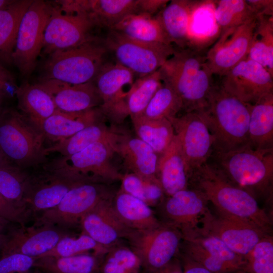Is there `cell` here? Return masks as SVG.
I'll use <instances>...</instances> for the list:
<instances>
[{
	"mask_svg": "<svg viewBox=\"0 0 273 273\" xmlns=\"http://www.w3.org/2000/svg\"><path fill=\"white\" fill-rule=\"evenodd\" d=\"M142 267L134 251L119 243L110 248L104 255L99 273H140Z\"/></svg>",
	"mask_w": 273,
	"mask_h": 273,
	"instance_id": "39",
	"label": "cell"
},
{
	"mask_svg": "<svg viewBox=\"0 0 273 273\" xmlns=\"http://www.w3.org/2000/svg\"><path fill=\"white\" fill-rule=\"evenodd\" d=\"M117 142L96 143L74 154L47 161L42 167L83 182L109 185L121 180L123 174L111 162Z\"/></svg>",
	"mask_w": 273,
	"mask_h": 273,
	"instance_id": "6",
	"label": "cell"
},
{
	"mask_svg": "<svg viewBox=\"0 0 273 273\" xmlns=\"http://www.w3.org/2000/svg\"><path fill=\"white\" fill-rule=\"evenodd\" d=\"M121 181L120 190L149 206L159 202L164 193L159 181L145 179L133 173L123 175Z\"/></svg>",
	"mask_w": 273,
	"mask_h": 273,
	"instance_id": "43",
	"label": "cell"
},
{
	"mask_svg": "<svg viewBox=\"0 0 273 273\" xmlns=\"http://www.w3.org/2000/svg\"><path fill=\"white\" fill-rule=\"evenodd\" d=\"M33 1H13L0 9V63H12V54L21 19Z\"/></svg>",
	"mask_w": 273,
	"mask_h": 273,
	"instance_id": "34",
	"label": "cell"
},
{
	"mask_svg": "<svg viewBox=\"0 0 273 273\" xmlns=\"http://www.w3.org/2000/svg\"><path fill=\"white\" fill-rule=\"evenodd\" d=\"M52 96L57 110L78 113L100 107L102 101L94 81L71 84L52 79L38 83Z\"/></svg>",
	"mask_w": 273,
	"mask_h": 273,
	"instance_id": "22",
	"label": "cell"
},
{
	"mask_svg": "<svg viewBox=\"0 0 273 273\" xmlns=\"http://www.w3.org/2000/svg\"><path fill=\"white\" fill-rule=\"evenodd\" d=\"M206 202L196 189H186L169 196L163 206L167 223L178 229L183 238L195 235L197 225L208 211Z\"/></svg>",
	"mask_w": 273,
	"mask_h": 273,
	"instance_id": "19",
	"label": "cell"
},
{
	"mask_svg": "<svg viewBox=\"0 0 273 273\" xmlns=\"http://www.w3.org/2000/svg\"><path fill=\"white\" fill-rule=\"evenodd\" d=\"M162 84L159 69L138 78L123 97L105 115L121 120L142 115L151 99Z\"/></svg>",
	"mask_w": 273,
	"mask_h": 273,
	"instance_id": "24",
	"label": "cell"
},
{
	"mask_svg": "<svg viewBox=\"0 0 273 273\" xmlns=\"http://www.w3.org/2000/svg\"><path fill=\"white\" fill-rule=\"evenodd\" d=\"M168 119L179 142L190 177L213 153L214 138L198 111L186 112Z\"/></svg>",
	"mask_w": 273,
	"mask_h": 273,
	"instance_id": "12",
	"label": "cell"
},
{
	"mask_svg": "<svg viewBox=\"0 0 273 273\" xmlns=\"http://www.w3.org/2000/svg\"><path fill=\"white\" fill-rule=\"evenodd\" d=\"M103 43L116 63L138 78L159 70L175 52L170 44L135 40L113 30H109Z\"/></svg>",
	"mask_w": 273,
	"mask_h": 273,
	"instance_id": "8",
	"label": "cell"
},
{
	"mask_svg": "<svg viewBox=\"0 0 273 273\" xmlns=\"http://www.w3.org/2000/svg\"><path fill=\"white\" fill-rule=\"evenodd\" d=\"M28 176L25 169L12 164L0 167V195L14 204L26 207L24 197Z\"/></svg>",
	"mask_w": 273,
	"mask_h": 273,
	"instance_id": "42",
	"label": "cell"
},
{
	"mask_svg": "<svg viewBox=\"0 0 273 273\" xmlns=\"http://www.w3.org/2000/svg\"><path fill=\"white\" fill-rule=\"evenodd\" d=\"M130 118L138 138L159 156L167 149L175 136L173 127L168 119H152L143 115Z\"/></svg>",
	"mask_w": 273,
	"mask_h": 273,
	"instance_id": "35",
	"label": "cell"
},
{
	"mask_svg": "<svg viewBox=\"0 0 273 273\" xmlns=\"http://www.w3.org/2000/svg\"><path fill=\"white\" fill-rule=\"evenodd\" d=\"M103 257L94 253L65 257H43L33 267L45 273H99Z\"/></svg>",
	"mask_w": 273,
	"mask_h": 273,
	"instance_id": "36",
	"label": "cell"
},
{
	"mask_svg": "<svg viewBox=\"0 0 273 273\" xmlns=\"http://www.w3.org/2000/svg\"><path fill=\"white\" fill-rule=\"evenodd\" d=\"M108 249L99 245L88 235L82 232L78 237L70 235L65 236L53 248L40 257H70L90 254V251L97 256L103 257Z\"/></svg>",
	"mask_w": 273,
	"mask_h": 273,
	"instance_id": "40",
	"label": "cell"
},
{
	"mask_svg": "<svg viewBox=\"0 0 273 273\" xmlns=\"http://www.w3.org/2000/svg\"><path fill=\"white\" fill-rule=\"evenodd\" d=\"M26 273H39V271H33V272H32V271H28V272H26Z\"/></svg>",
	"mask_w": 273,
	"mask_h": 273,
	"instance_id": "56",
	"label": "cell"
},
{
	"mask_svg": "<svg viewBox=\"0 0 273 273\" xmlns=\"http://www.w3.org/2000/svg\"><path fill=\"white\" fill-rule=\"evenodd\" d=\"M245 273H246V272H245Z\"/></svg>",
	"mask_w": 273,
	"mask_h": 273,
	"instance_id": "58",
	"label": "cell"
},
{
	"mask_svg": "<svg viewBox=\"0 0 273 273\" xmlns=\"http://www.w3.org/2000/svg\"><path fill=\"white\" fill-rule=\"evenodd\" d=\"M134 75L117 63H105L94 80L102 101L100 106L104 114L113 108L125 95L127 87L134 81Z\"/></svg>",
	"mask_w": 273,
	"mask_h": 273,
	"instance_id": "28",
	"label": "cell"
},
{
	"mask_svg": "<svg viewBox=\"0 0 273 273\" xmlns=\"http://www.w3.org/2000/svg\"><path fill=\"white\" fill-rule=\"evenodd\" d=\"M13 1H8V0H0V9L8 6Z\"/></svg>",
	"mask_w": 273,
	"mask_h": 273,
	"instance_id": "55",
	"label": "cell"
},
{
	"mask_svg": "<svg viewBox=\"0 0 273 273\" xmlns=\"http://www.w3.org/2000/svg\"><path fill=\"white\" fill-rule=\"evenodd\" d=\"M214 17L222 34L257 16L246 0H220L217 3Z\"/></svg>",
	"mask_w": 273,
	"mask_h": 273,
	"instance_id": "38",
	"label": "cell"
},
{
	"mask_svg": "<svg viewBox=\"0 0 273 273\" xmlns=\"http://www.w3.org/2000/svg\"><path fill=\"white\" fill-rule=\"evenodd\" d=\"M107 50L95 38L78 46L55 52L43 65L42 80L52 79L71 84L94 81L104 64Z\"/></svg>",
	"mask_w": 273,
	"mask_h": 273,
	"instance_id": "7",
	"label": "cell"
},
{
	"mask_svg": "<svg viewBox=\"0 0 273 273\" xmlns=\"http://www.w3.org/2000/svg\"><path fill=\"white\" fill-rule=\"evenodd\" d=\"M113 197L100 202L82 218L79 224L82 232L107 249L119 244L131 231L114 211Z\"/></svg>",
	"mask_w": 273,
	"mask_h": 273,
	"instance_id": "20",
	"label": "cell"
},
{
	"mask_svg": "<svg viewBox=\"0 0 273 273\" xmlns=\"http://www.w3.org/2000/svg\"><path fill=\"white\" fill-rule=\"evenodd\" d=\"M198 112L214 138L213 152H227L249 144L250 104L230 94L221 85H213L207 106Z\"/></svg>",
	"mask_w": 273,
	"mask_h": 273,
	"instance_id": "3",
	"label": "cell"
},
{
	"mask_svg": "<svg viewBox=\"0 0 273 273\" xmlns=\"http://www.w3.org/2000/svg\"><path fill=\"white\" fill-rule=\"evenodd\" d=\"M112 203L119 218L131 230L149 229L161 223L150 206L121 190L115 193Z\"/></svg>",
	"mask_w": 273,
	"mask_h": 273,
	"instance_id": "31",
	"label": "cell"
},
{
	"mask_svg": "<svg viewBox=\"0 0 273 273\" xmlns=\"http://www.w3.org/2000/svg\"><path fill=\"white\" fill-rule=\"evenodd\" d=\"M82 183L41 167L29 173L24 204L32 216L58 205L73 187Z\"/></svg>",
	"mask_w": 273,
	"mask_h": 273,
	"instance_id": "15",
	"label": "cell"
},
{
	"mask_svg": "<svg viewBox=\"0 0 273 273\" xmlns=\"http://www.w3.org/2000/svg\"><path fill=\"white\" fill-rule=\"evenodd\" d=\"M104 116L100 107L78 113H65L57 110L41 123L39 129L45 139L56 144L84 128L101 121Z\"/></svg>",
	"mask_w": 273,
	"mask_h": 273,
	"instance_id": "27",
	"label": "cell"
},
{
	"mask_svg": "<svg viewBox=\"0 0 273 273\" xmlns=\"http://www.w3.org/2000/svg\"><path fill=\"white\" fill-rule=\"evenodd\" d=\"M182 267L183 273H212L186 255L184 257Z\"/></svg>",
	"mask_w": 273,
	"mask_h": 273,
	"instance_id": "50",
	"label": "cell"
},
{
	"mask_svg": "<svg viewBox=\"0 0 273 273\" xmlns=\"http://www.w3.org/2000/svg\"><path fill=\"white\" fill-rule=\"evenodd\" d=\"M273 16L257 19L251 44L246 58L263 67L273 76Z\"/></svg>",
	"mask_w": 273,
	"mask_h": 273,
	"instance_id": "37",
	"label": "cell"
},
{
	"mask_svg": "<svg viewBox=\"0 0 273 273\" xmlns=\"http://www.w3.org/2000/svg\"><path fill=\"white\" fill-rule=\"evenodd\" d=\"M198 233L214 236L236 254L245 257L264 237L266 231L245 220L221 214L213 215L208 210Z\"/></svg>",
	"mask_w": 273,
	"mask_h": 273,
	"instance_id": "14",
	"label": "cell"
},
{
	"mask_svg": "<svg viewBox=\"0 0 273 273\" xmlns=\"http://www.w3.org/2000/svg\"><path fill=\"white\" fill-rule=\"evenodd\" d=\"M243 269L247 273H273V242L267 236L262 238L245 257Z\"/></svg>",
	"mask_w": 273,
	"mask_h": 273,
	"instance_id": "45",
	"label": "cell"
},
{
	"mask_svg": "<svg viewBox=\"0 0 273 273\" xmlns=\"http://www.w3.org/2000/svg\"><path fill=\"white\" fill-rule=\"evenodd\" d=\"M7 94L2 88H0V114L3 111L2 105L4 101V99Z\"/></svg>",
	"mask_w": 273,
	"mask_h": 273,
	"instance_id": "54",
	"label": "cell"
},
{
	"mask_svg": "<svg viewBox=\"0 0 273 273\" xmlns=\"http://www.w3.org/2000/svg\"><path fill=\"white\" fill-rule=\"evenodd\" d=\"M52 6L43 1H33L20 22L12 63L22 75H30L42 49L44 28L50 16Z\"/></svg>",
	"mask_w": 273,
	"mask_h": 273,
	"instance_id": "11",
	"label": "cell"
},
{
	"mask_svg": "<svg viewBox=\"0 0 273 273\" xmlns=\"http://www.w3.org/2000/svg\"><path fill=\"white\" fill-rule=\"evenodd\" d=\"M0 255H1V254H0Z\"/></svg>",
	"mask_w": 273,
	"mask_h": 273,
	"instance_id": "57",
	"label": "cell"
},
{
	"mask_svg": "<svg viewBox=\"0 0 273 273\" xmlns=\"http://www.w3.org/2000/svg\"><path fill=\"white\" fill-rule=\"evenodd\" d=\"M111 30L135 40L171 45L156 16L128 15Z\"/></svg>",
	"mask_w": 273,
	"mask_h": 273,
	"instance_id": "33",
	"label": "cell"
},
{
	"mask_svg": "<svg viewBox=\"0 0 273 273\" xmlns=\"http://www.w3.org/2000/svg\"><path fill=\"white\" fill-rule=\"evenodd\" d=\"M15 94L22 114L39 129L57 110L52 96L39 83H25L17 88Z\"/></svg>",
	"mask_w": 273,
	"mask_h": 273,
	"instance_id": "29",
	"label": "cell"
},
{
	"mask_svg": "<svg viewBox=\"0 0 273 273\" xmlns=\"http://www.w3.org/2000/svg\"><path fill=\"white\" fill-rule=\"evenodd\" d=\"M115 193L108 185L82 183L71 189L56 207L35 216L33 225H53L65 230L80 224L82 218L102 201Z\"/></svg>",
	"mask_w": 273,
	"mask_h": 273,
	"instance_id": "9",
	"label": "cell"
},
{
	"mask_svg": "<svg viewBox=\"0 0 273 273\" xmlns=\"http://www.w3.org/2000/svg\"><path fill=\"white\" fill-rule=\"evenodd\" d=\"M143 273H183V267L177 260H172L166 265L156 269L144 270Z\"/></svg>",
	"mask_w": 273,
	"mask_h": 273,
	"instance_id": "51",
	"label": "cell"
},
{
	"mask_svg": "<svg viewBox=\"0 0 273 273\" xmlns=\"http://www.w3.org/2000/svg\"><path fill=\"white\" fill-rule=\"evenodd\" d=\"M207 1L173 0L169 2L156 16L170 43L185 49L189 40V25L194 12Z\"/></svg>",
	"mask_w": 273,
	"mask_h": 273,
	"instance_id": "23",
	"label": "cell"
},
{
	"mask_svg": "<svg viewBox=\"0 0 273 273\" xmlns=\"http://www.w3.org/2000/svg\"><path fill=\"white\" fill-rule=\"evenodd\" d=\"M41 130L21 112L4 109L0 114V149L14 165L37 167L48 160Z\"/></svg>",
	"mask_w": 273,
	"mask_h": 273,
	"instance_id": "4",
	"label": "cell"
},
{
	"mask_svg": "<svg viewBox=\"0 0 273 273\" xmlns=\"http://www.w3.org/2000/svg\"><path fill=\"white\" fill-rule=\"evenodd\" d=\"M248 139L253 148H273V93L250 104Z\"/></svg>",
	"mask_w": 273,
	"mask_h": 273,
	"instance_id": "30",
	"label": "cell"
},
{
	"mask_svg": "<svg viewBox=\"0 0 273 273\" xmlns=\"http://www.w3.org/2000/svg\"><path fill=\"white\" fill-rule=\"evenodd\" d=\"M121 133L99 121L87 126L69 138L46 148L48 154L57 152L62 156L77 153L89 146L103 141L117 142Z\"/></svg>",
	"mask_w": 273,
	"mask_h": 273,
	"instance_id": "32",
	"label": "cell"
},
{
	"mask_svg": "<svg viewBox=\"0 0 273 273\" xmlns=\"http://www.w3.org/2000/svg\"><path fill=\"white\" fill-rule=\"evenodd\" d=\"M183 238L174 226L161 223L155 228L131 230L126 238L130 248L139 257L144 270L160 268L171 261Z\"/></svg>",
	"mask_w": 273,
	"mask_h": 273,
	"instance_id": "10",
	"label": "cell"
},
{
	"mask_svg": "<svg viewBox=\"0 0 273 273\" xmlns=\"http://www.w3.org/2000/svg\"><path fill=\"white\" fill-rule=\"evenodd\" d=\"M214 152L215 165L234 184L252 194L253 191L267 193L270 190L273 148L255 149L248 144L227 152Z\"/></svg>",
	"mask_w": 273,
	"mask_h": 273,
	"instance_id": "5",
	"label": "cell"
},
{
	"mask_svg": "<svg viewBox=\"0 0 273 273\" xmlns=\"http://www.w3.org/2000/svg\"><path fill=\"white\" fill-rule=\"evenodd\" d=\"M182 109V102L176 93L162 82L141 115L152 119H168L176 116Z\"/></svg>",
	"mask_w": 273,
	"mask_h": 273,
	"instance_id": "41",
	"label": "cell"
},
{
	"mask_svg": "<svg viewBox=\"0 0 273 273\" xmlns=\"http://www.w3.org/2000/svg\"><path fill=\"white\" fill-rule=\"evenodd\" d=\"M116 153L131 173L145 179L159 181L156 176L158 155L139 138L122 133L116 143Z\"/></svg>",
	"mask_w": 273,
	"mask_h": 273,
	"instance_id": "25",
	"label": "cell"
},
{
	"mask_svg": "<svg viewBox=\"0 0 273 273\" xmlns=\"http://www.w3.org/2000/svg\"><path fill=\"white\" fill-rule=\"evenodd\" d=\"M10 221L0 217V253L9 238Z\"/></svg>",
	"mask_w": 273,
	"mask_h": 273,
	"instance_id": "52",
	"label": "cell"
},
{
	"mask_svg": "<svg viewBox=\"0 0 273 273\" xmlns=\"http://www.w3.org/2000/svg\"><path fill=\"white\" fill-rule=\"evenodd\" d=\"M67 235L65 230L53 225L11 227L8 240L0 254L19 253L36 259Z\"/></svg>",
	"mask_w": 273,
	"mask_h": 273,
	"instance_id": "18",
	"label": "cell"
},
{
	"mask_svg": "<svg viewBox=\"0 0 273 273\" xmlns=\"http://www.w3.org/2000/svg\"><path fill=\"white\" fill-rule=\"evenodd\" d=\"M35 258L19 253L0 255V273H26L29 271Z\"/></svg>",
	"mask_w": 273,
	"mask_h": 273,
	"instance_id": "46",
	"label": "cell"
},
{
	"mask_svg": "<svg viewBox=\"0 0 273 273\" xmlns=\"http://www.w3.org/2000/svg\"><path fill=\"white\" fill-rule=\"evenodd\" d=\"M94 26L84 15L68 13L52 7L44 28L42 49L47 54L72 48L94 39Z\"/></svg>",
	"mask_w": 273,
	"mask_h": 273,
	"instance_id": "13",
	"label": "cell"
},
{
	"mask_svg": "<svg viewBox=\"0 0 273 273\" xmlns=\"http://www.w3.org/2000/svg\"><path fill=\"white\" fill-rule=\"evenodd\" d=\"M32 216L31 212L26 207L14 204L0 195V217L12 223L25 225Z\"/></svg>",
	"mask_w": 273,
	"mask_h": 273,
	"instance_id": "47",
	"label": "cell"
},
{
	"mask_svg": "<svg viewBox=\"0 0 273 273\" xmlns=\"http://www.w3.org/2000/svg\"><path fill=\"white\" fill-rule=\"evenodd\" d=\"M156 176L168 196L187 189L190 174L175 134L167 149L158 156Z\"/></svg>",
	"mask_w": 273,
	"mask_h": 273,
	"instance_id": "26",
	"label": "cell"
},
{
	"mask_svg": "<svg viewBox=\"0 0 273 273\" xmlns=\"http://www.w3.org/2000/svg\"><path fill=\"white\" fill-rule=\"evenodd\" d=\"M184 239L195 240L211 256L227 265L234 271L243 270L245 258L233 252L218 238L211 235L198 233Z\"/></svg>",
	"mask_w": 273,
	"mask_h": 273,
	"instance_id": "44",
	"label": "cell"
},
{
	"mask_svg": "<svg viewBox=\"0 0 273 273\" xmlns=\"http://www.w3.org/2000/svg\"><path fill=\"white\" fill-rule=\"evenodd\" d=\"M257 17H253L237 28L221 34L218 41L206 55L213 74L222 76L245 59L251 44Z\"/></svg>",
	"mask_w": 273,
	"mask_h": 273,
	"instance_id": "16",
	"label": "cell"
},
{
	"mask_svg": "<svg viewBox=\"0 0 273 273\" xmlns=\"http://www.w3.org/2000/svg\"><path fill=\"white\" fill-rule=\"evenodd\" d=\"M246 1L257 17L262 16H273L272 0H246Z\"/></svg>",
	"mask_w": 273,
	"mask_h": 273,
	"instance_id": "48",
	"label": "cell"
},
{
	"mask_svg": "<svg viewBox=\"0 0 273 273\" xmlns=\"http://www.w3.org/2000/svg\"><path fill=\"white\" fill-rule=\"evenodd\" d=\"M139 0H76L60 2L62 11L84 15L94 27L111 30L125 16L138 14Z\"/></svg>",
	"mask_w": 273,
	"mask_h": 273,
	"instance_id": "21",
	"label": "cell"
},
{
	"mask_svg": "<svg viewBox=\"0 0 273 273\" xmlns=\"http://www.w3.org/2000/svg\"><path fill=\"white\" fill-rule=\"evenodd\" d=\"M159 71L162 82L175 91L186 112L206 108L214 85L206 55L190 49L175 50Z\"/></svg>",
	"mask_w": 273,
	"mask_h": 273,
	"instance_id": "2",
	"label": "cell"
},
{
	"mask_svg": "<svg viewBox=\"0 0 273 273\" xmlns=\"http://www.w3.org/2000/svg\"><path fill=\"white\" fill-rule=\"evenodd\" d=\"M15 86L12 76L0 63V88L7 94H10L14 90Z\"/></svg>",
	"mask_w": 273,
	"mask_h": 273,
	"instance_id": "49",
	"label": "cell"
},
{
	"mask_svg": "<svg viewBox=\"0 0 273 273\" xmlns=\"http://www.w3.org/2000/svg\"><path fill=\"white\" fill-rule=\"evenodd\" d=\"M197 190L220 214L249 221L267 231L270 220L254 195L231 181L215 165L204 163L191 174Z\"/></svg>",
	"mask_w": 273,
	"mask_h": 273,
	"instance_id": "1",
	"label": "cell"
},
{
	"mask_svg": "<svg viewBox=\"0 0 273 273\" xmlns=\"http://www.w3.org/2000/svg\"><path fill=\"white\" fill-rule=\"evenodd\" d=\"M272 77L261 65L246 58L222 76L221 85L240 100L252 105L273 93Z\"/></svg>",
	"mask_w": 273,
	"mask_h": 273,
	"instance_id": "17",
	"label": "cell"
},
{
	"mask_svg": "<svg viewBox=\"0 0 273 273\" xmlns=\"http://www.w3.org/2000/svg\"><path fill=\"white\" fill-rule=\"evenodd\" d=\"M11 164L0 149V167Z\"/></svg>",
	"mask_w": 273,
	"mask_h": 273,
	"instance_id": "53",
	"label": "cell"
}]
</instances>
